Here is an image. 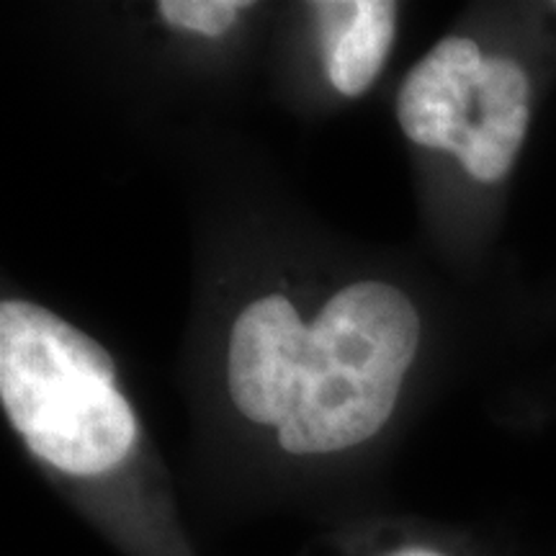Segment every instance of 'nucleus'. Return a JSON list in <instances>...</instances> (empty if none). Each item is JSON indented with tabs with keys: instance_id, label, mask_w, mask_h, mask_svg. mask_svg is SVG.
Here are the masks:
<instances>
[{
	"instance_id": "obj_1",
	"label": "nucleus",
	"mask_w": 556,
	"mask_h": 556,
	"mask_svg": "<svg viewBox=\"0 0 556 556\" xmlns=\"http://www.w3.org/2000/svg\"><path fill=\"white\" fill-rule=\"evenodd\" d=\"M0 402L34 456L73 477L119 467L137 417L99 340L39 304H0Z\"/></svg>"
},
{
	"instance_id": "obj_2",
	"label": "nucleus",
	"mask_w": 556,
	"mask_h": 556,
	"mask_svg": "<svg viewBox=\"0 0 556 556\" xmlns=\"http://www.w3.org/2000/svg\"><path fill=\"white\" fill-rule=\"evenodd\" d=\"M417 345L420 317L400 289L358 281L338 291L309 328L302 397L278 428V446L296 456L332 454L377 435Z\"/></svg>"
},
{
	"instance_id": "obj_3",
	"label": "nucleus",
	"mask_w": 556,
	"mask_h": 556,
	"mask_svg": "<svg viewBox=\"0 0 556 556\" xmlns=\"http://www.w3.org/2000/svg\"><path fill=\"white\" fill-rule=\"evenodd\" d=\"M307 348L309 328L287 296H263L242 309L227 364L235 407L258 426L281 428L302 397Z\"/></svg>"
},
{
	"instance_id": "obj_4",
	"label": "nucleus",
	"mask_w": 556,
	"mask_h": 556,
	"mask_svg": "<svg viewBox=\"0 0 556 556\" xmlns=\"http://www.w3.org/2000/svg\"><path fill=\"white\" fill-rule=\"evenodd\" d=\"M484 54L477 41L446 37L409 70L397 96V119L415 144L462 150L477 106V78Z\"/></svg>"
},
{
	"instance_id": "obj_5",
	"label": "nucleus",
	"mask_w": 556,
	"mask_h": 556,
	"mask_svg": "<svg viewBox=\"0 0 556 556\" xmlns=\"http://www.w3.org/2000/svg\"><path fill=\"white\" fill-rule=\"evenodd\" d=\"M479 116L456 152L479 184H497L516 163L531 122V80L516 60L486 54L477 78Z\"/></svg>"
},
{
	"instance_id": "obj_6",
	"label": "nucleus",
	"mask_w": 556,
	"mask_h": 556,
	"mask_svg": "<svg viewBox=\"0 0 556 556\" xmlns=\"http://www.w3.org/2000/svg\"><path fill=\"white\" fill-rule=\"evenodd\" d=\"M330 83L343 96H361L377 80L397 26V5L389 0L315 3Z\"/></svg>"
},
{
	"instance_id": "obj_7",
	"label": "nucleus",
	"mask_w": 556,
	"mask_h": 556,
	"mask_svg": "<svg viewBox=\"0 0 556 556\" xmlns=\"http://www.w3.org/2000/svg\"><path fill=\"white\" fill-rule=\"evenodd\" d=\"M248 5L240 0H160L157 13L176 29L201 37H222Z\"/></svg>"
},
{
	"instance_id": "obj_8",
	"label": "nucleus",
	"mask_w": 556,
	"mask_h": 556,
	"mask_svg": "<svg viewBox=\"0 0 556 556\" xmlns=\"http://www.w3.org/2000/svg\"><path fill=\"white\" fill-rule=\"evenodd\" d=\"M394 556H443V554L428 552V548H405V552H397Z\"/></svg>"
},
{
	"instance_id": "obj_9",
	"label": "nucleus",
	"mask_w": 556,
	"mask_h": 556,
	"mask_svg": "<svg viewBox=\"0 0 556 556\" xmlns=\"http://www.w3.org/2000/svg\"><path fill=\"white\" fill-rule=\"evenodd\" d=\"M554 9H556V3H554Z\"/></svg>"
}]
</instances>
